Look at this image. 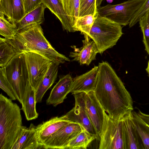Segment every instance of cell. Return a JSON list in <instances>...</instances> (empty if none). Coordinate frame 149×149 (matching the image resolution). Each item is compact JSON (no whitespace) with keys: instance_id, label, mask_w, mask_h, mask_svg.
<instances>
[{"instance_id":"1","label":"cell","mask_w":149,"mask_h":149,"mask_svg":"<svg viewBox=\"0 0 149 149\" xmlns=\"http://www.w3.org/2000/svg\"><path fill=\"white\" fill-rule=\"evenodd\" d=\"M103 108L111 118L120 119L133 110L130 94L109 63H100L94 91Z\"/></svg>"},{"instance_id":"2","label":"cell","mask_w":149,"mask_h":149,"mask_svg":"<svg viewBox=\"0 0 149 149\" xmlns=\"http://www.w3.org/2000/svg\"><path fill=\"white\" fill-rule=\"evenodd\" d=\"M14 40L21 52L36 53L59 65L70 61L68 58L58 53L52 46L44 36L40 24L17 32Z\"/></svg>"},{"instance_id":"3","label":"cell","mask_w":149,"mask_h":149,"mask_svg":"<svg viewBox=\"0 0 149 149\" xmlns=\"http://www.w3.org/2000/svg\"><path fill=\"white\" fill-rule=\"evenodd\" d=\"M12 100L1 93L0 149H11L23 126L21 109Z\"/></svg>"},{"instance_id":"4","label":"cell","mask_w":149,"mask_h":149,"mask_svg":"<svg viewBox=\"0 0 149 149\" xmlns=\"http://www.w3.org/2000/svg\"><path fill=\"white\" fill-rule=\"evenodd\" d=\"M123 34L121 25L98 14L88 36L95 42L102 54L115 45Z\"/></svg>"},{"instance_id":"5","label":"cell","mask_w":149,"mask_h":149,"mask_svg":"<svg viewBox=\"0 0 149 149\" xmlns=\"http://www.w3.org/2000/svg\"><path fill=\"white\" fill-rule=\"evenodd\" d=\"M6 75L21 104L25 90L30 85L24 52L15 56L5 66Z\"/></svg>"},{"instance_id":"6","label":"cell","mask_w":149,"mask_h":149,"mask_svg":"<svg viewBox=\"0 0 149 149\" xmlns=\"http://www.w3.org/2000/svg\"><path fill=\"white\" fill-rule=\"evenodd\" d=\"M146 0H128L116 5L97 8L98 14L122 26L129 24L133 16Z\"/></svg>"},{"instance_id":"7","label":"cell","mask_w":149,"mask_h":149,"mask_svg":"<svg viewBox=\"0 0 149 149\" xmlns=\"http://www.w3.org/2000/svg\"><path fill=\"white\" fill-rule=\"evenodd\" d=\"M121 119H112L105 113L99 149H125Z\"/></svg>"},{"instance_id":"8","label":"cell","mask_w":149,"mask_h":149,"mask_svg":"<svg viewBox=\"0 0 149 149\" xmlns=\"http://www.w3.org/2000/svg\"><path fill=\"white\" fill-rule=\"evenodd\" d=\"M24 52L29 83L36 91L52 62L36 53Z\"/></svg>"},{"instance_id":"9","label":"cell","mask_w":149,"mask_h":149,"mask_svg":"<svg viewBox=\"0 0 149 149\" xmlns=\"http://www.w3.org/2000/svg\"><path fill=\"white\" fill-rule=\"evenodd\" d=\"M85 94V93L82 92L73 94L75 101L74 107L65 115L68 120L79 124L86 131L99 138L97 132L87 113Z\"/></svg>"},{"instance_id":"10","label":"cell","mask_w":149,"mask_h":149,"mask_svg":"<svg viewBox=\"0 0 149 149\" xmlns=\"http://www.w3.org/2000/svg\"><path fill=\"white\" fill-rule=\"evenodd\" d=\"M79 124L70 122L64 125L45 142V149H66L69 142L82 130Z\"/></svg>"},{"instance_id":"11","label":"cell","mask_w":149,"mask_h":149,"mask_svg":"<svg viewBox=\"0 0 149 149\" xmlns=\"http://www.w3.org/2000/svg\"><path fill=\"white\" fill-rule=\"evenodd\" d=\"M85 100L87 113L100 138L105 111L96 97L94 91L85 93Z\"/></svg>"},{"instance_id":"12","label":"cell","mask_w":149,"mask_h":149,"mask_svg":"<svg viewBox=\"0 0 149 149\" xmlns=\"http://www.w3.org/2000/svg\"><path fill=\"white\" fill-rule=\"evenodd\" d=\"M132 112L121 119L124 148L143 149L142 142L132 120Z\"/></svg>"},{"instance_id":"13","label":"cell","mask_w":149,"mask_h":149,"mask_svg":"<svg viewBox=\"0 0 149 149\" xmlns=\"http://www.w3.org/2000/svg\"><path fill=\"white\" fill-rule=\"evenodd\" d=\"M84 39L82 40L83 46L80 48H74V51L71 52L69 56L73 58L72 61L78 62L81 65H89L96 59V55L99 53L96 44L87 35H84Z\"/></svg>"},{"instance_id":"14","label":"cell","mask_w":149,"mask_h":149,"mask_svg":"<svg viewBox=\"0 0 149 149\" xmlns=\"http://www.w3.org/2000/svg\"><path fill=\"white\" fill-rule=\"evenodd\" d=\"M36 126L32 123L28 127L23 126L11 149L43 148L38 141Z\"/></svg>"},{"instance_id":"15","label":"cell","mask_w":149,"mask_h":149,"mask_svg":"<svg viewBox=\"0 0 149 149\" xmlns=\"http://www.w3.org/2000/svg\"><path fill=\"white\" fill-rule=\"evenodd\" d=\"M98 74V66H95L90 71L73 79L70 93H74L94 91Z\"/></svg>"},{"instance_id":"16","label":"cell","mask_w":149,"mask_h":149,"mask_svg":"<svg viewBox=\"0 0 149 149\" xmlns=\"http://www.w3.org/2000/svg\"><path fill=\"white\" fill-rule=\"evenodd\" d=\"M70 122H73L68 120L65 115L52 118L36 126L38 138L40 143L43 146L44 143L48 138L62 127Z\"/></svg>"},{"instance_id":"17","label":"cell","mask_w":149,"mask_h":149,"mask_svg":"<svg viewBox=\"0 0 149 149\" xmlns=\"http://www.w3.org/2000/svg\"><path fill=\"white\" fill-rule=\"evenodd\" d=\"M72 82L73 79L70 74L60 78L51 90L46 100V104L56 107L62 103L70 93Z\"/></svg>"},{"instance_id":"18","label":"cell","mask_w":149,"mask_h":149,"mask_svg":"<svg viewBox=\"0 0 149 149\" xmlns=\"http://www.w3.org/2000/svg\"><path fill=\"white\" fill-rule=\"evenodd\" d=\"M0 13L10 23L16 24L26 15L23 0H0Z\"/></svg>"},{"instance_id":"19","label":"cell","mask_w":149,"mask_h":149,"mask_svg":"<svg viewBox=\"0 0 149 149\" xmlns=\"http://www.w3.org/2000/svg\"><path fill=\"white\" fill-rule=\"evenodd\" d=\"M46 6L42 3L26 14L16 24L17 33L36 24H41L45 20L44 13Z\"/></svg>"},{"instance_id":"20","label":"cell","mask_w":149,"mask_h":149,"mask_svg":"<svg viewBox=\"0 0 149 149\" xmlns=\"http://www.w3.org/2000/svg\"><path fill=\"white\" fill-rule=\"evenodd\" d=\"M42 3L59 19L63 30L70 32H75L61 0H42Z\"/></svg>"},{"instance_id":"21","label":"cell","mask_w":149,"mask_h":149,"mask_svg":"<svg viewBox=\"0 0 149 149\" xmlns=\"http://www.w3.org/2000/svg\"><path fill=\"white\" fill-rule=\"evenodd\" d=\"M36 92L30 84L28 86L21 103V110L23 111L26 119L28 121L35 119L38 116L36 109Z\"/></svg>"},{"instance_id":"22","label":"cell","mask_w":149,"mask_h":149,"mask_svg":"<svg viewBox=\"0 0 149 149\" xmlns=\"http://www.w3.org/2000/svg\"><path fill=\"white\" fill-rule=\"evenodd\" d=\"M52 62L36 92V103L40 102L46 92L54 82L57 76L58 65Z\"/></svg>"},{"instance_id":"23","label":"cell","mask_w":149,"mask_h":149,"mask_svg":"<svg viewBox=\"0 0 149 149\" xmlns=\"http://www.w3.org/2000/svg\"><path fill=\"white\" fill-rule=\"evenodd\" d=\"M22 52L17 47L14 39L0 38V66L5 67L16 55Z\"/></svg>"},{"instance_id":"24","label":"cell","mask_w":149,"mask_h":149,"mask_svg":"<svg viewBox=\"0 0 149 149\" xmlns=\"http://www.w3.org/2000/svg\"><path fill=\"white\" fill-rule=\"evenodd\" d=\"M98 139L83 128L81 131L69 142L66 149H86L93 141Z\"/></svg>"},{"instance_id":"25","label":"cell","mask_w":149,"mask_h":149,"mask_svg":"<svg viewBox=\"0 0 149 149\" xmlns=\"http://www.w3.org/2000/svg\"><path fill=\"white\" fill-rule=\"evenodd\" d=\"M132 119L135 127L142 142L143 149H149V125L132 111Z\"/></svg>"},{"instance_id":"26","label":"cell","mask_w":149,"mask_h":149,"mask_svg":"<svg viewBox=\"0 0 149 149\" xmlns=\"http://www.w3.org/2000/svg\"><path fill=\"white\" fill-rule=\"evenodd\" d=\"M95 18L91 14L78 17L73 26L75 31L88 36Z\"/></svg>"},{"instance_id":"27","label":"cell","mask_w":149,"mask_h":149,"mask_svg":"<svg viewBox=\"0 0 149 149\" xmlns=\"http://www.w3.org/2000/svg\"><path fill=\"white\" fill-rule=\"evenodd\" d=\"M17 33L16 24L10 23L0 13V34L6 39H14Z\"/></svg>"},{"instance_id":"28","label":"cell","mask_w":149,"mask_h":149,"mask_svg":"<svg viewBox=\"0 0 149 149\" xmlns=\"http://www.w3.org/2000/svg\"><path fill=\"white\" fill-rule=\"evenodd\" d=\"M90 14L95 17L98 15L96 0H80L78 17Z\"/></svg>"},{"instance_id":"29","label":"cell","mask_w":149,"mask_h":149,"mask_svg":"<svg viewBox=\"0 0 149 149\" xmlns=\"http://www.w3.org/2000/svg\"><path fill=\"white\" fill-rule=\"evenodd\" d=\"M0 88L7 94L11 100H17L15 93L7 78L5 67L0 68Z\"/></svg>"},{"instance_id":"30","label":"cell","mask_w":149,"mask_h":149,"mask_svg":"<svg viewBox=\"0 0 149 149\" xmlns=\"http://www.w3.org/2000/svg\"><path fill=\"white\" fill-rule=\"evenodd\" d=\"M139 22L143 34L145 49L149 55V11L141 17Z\"/></svg>"},{"instance_id":"31","label":"cell","mask_w":149,"mask_h":149,"mask_svg":"<svg viewBox=\"0 0 149 149\" xmlns=\"http://www.w3.org/2000/svg\"><path fill=\"white\" fill-rule=\"evenodd\" d=\"M149 11V0H146L140 8L134 15L129 24L132 27L139 22L140 18Z\"/></svg>"},{"instance_id":"32","label":"cell","mask_w":149,"mask_h":149,"mask_svg":"<svg viewBox=\"0 0 149 149\" xmlns=\"http://www.w3.org/2000/svg\"><path fill=\"white\" fill-rule=\"evenodd\" d=\"M79 2L80 0L70 1V20L73 27L78 17Z\"/></svg>"},{"instance_id":"33","label":"cell","mask_w":149,"mask_h":149,"mask_svg":"<svg viewBox=\"0 0 149 149\" xmlns=\"http://www.w3.org/2000/svg\"><path fill=\"white\" fill-rule=\"evenodd\" d=\"M26 14L42 3V0H23Z\"/></svg>"},{"instance_id":"34","label":"cell","mask_w":149,"mask_h":149,"mask_svg":"<svg viewBox=\"0 0 149 149\" xmlns=\"http://www.w3.org/2000/svg\"><path fill=\"white\" fill-rule=\"evenodd\" d=\"M137 112L140 117L149 125V114L142 112L139 109H138Z\"/></svg>"},{"instance_id":"35","label":"cell","mask_w":149,"mask_h":149,"mask_svg":"<svg viewBox=\"0 0 149 149\" xmlns=\"http://www.w3.org/2000/svg\"><path fill=\"white\" fill-rule=\"evenodd\" d=\"M103 0H96V6L97 8L100 6Z\"/></svg>"},{"instance_id":"36","label":"cell","mask_w":149,"mask_h":149,"mask_svg":"<svg viewBox=\"0 0 149 149\" xmlns=\"http://www.w3.org/2000/svg\"><path fill=\"white\" fill-rule=\"evenodd\" d=\"M146 70L148 73V76L149 77V60L148 63V65Z\"/></svg>"},{"instance_id":"37","label":"cell","mask_w":149,"mask_h":149,"mask_svg":"<svg viewBox=\"0 0 149 149\" xmlns=\"http://www.w3.org/2000/svg\"><path fill=\"white\" fill-rule=\"evenodd\" d=\"M107 1L108 3H111L112 2L113 0H107Z\"/></svg>"},{"instance_id":"38","label":"cell","mask_w":149,"mask_h":149,"mask_svg":"<svg viewBox=\"0 0 149 149\" xmlns=\"http://www.w3.org/2000/svg\"></svg>"}]
</instances>
